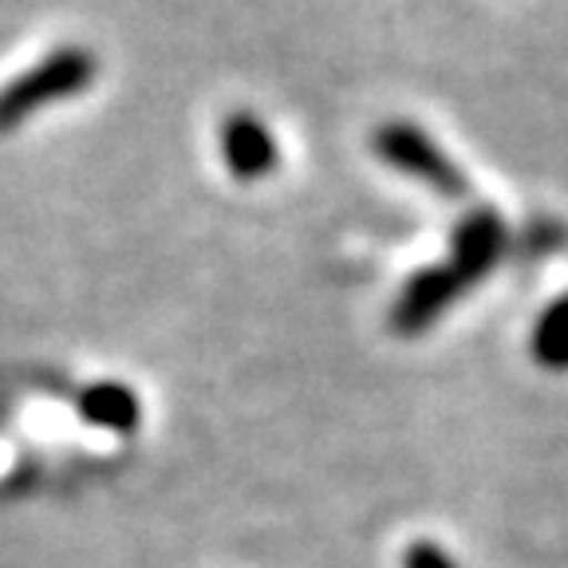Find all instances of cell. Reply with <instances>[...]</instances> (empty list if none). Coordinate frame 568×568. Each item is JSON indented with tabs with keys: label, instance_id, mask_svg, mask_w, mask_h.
Segmentation results:
<instances>
[{
	"label": "cell",
	"instance_id": "obj_1",
	"mask_svg": "<svg viewBox=\"0 0 568 568\" xmlns=\"http://www.w3.org/2000/svg\"><path fill=\"white\" fill-rule=\"evenodd\" d=\"M99 75V63L88 48L63 44L48 52L40 63L20 71L17 80L0 88V131H17L24 119L63 99H75Z\"/></svg>",
	"mask_w": 568,
	"mask_h": 568
},
{
	"label": "cell",
	"instance_id": "obj_2",
	"mask_svg": "<svg viewBox=\"0 0 568 568\" xmlns=\"http://www.w3.org/2000/svg\"><path fill=\"white\" fill-rule=\"evenodd\" d=\"M372 151L379 162H387L390 170L423 182L430 194L446 197V202H458V197L470 194V182L458 170V162L438 146L430 134L423 131L410 119H387V123L375 126L372 134Z\"/></svg>",
	"mask_w": 568,
	"mask_h": 568
},
{
	"label": "cell",
	"instance_id": "obj_3",
	"mask_svg": "<svg viewBox=\"0 0 568 568\" xmlns=\"http://www.w3.org/2000/svg\"><path fill=\"white\" fill-rule=\"evenodd\" d=\"M462 293H466V284H462V276L450 268V261H446V265L423 268V273H415L403 284V293L390 304V328L399 332V336H418V332L430 328Z\"/></svg>",
	"mask_w": 568,
	"mask_h": 568
},
{
	"label": "cell",
	"instance_id": "obj_4",
	"mask_svg": "<svg viewBox=\"0 0 568 568\" xmlns=\"http://www.w3.org/2000/svg\"><path fill=\"white\" fill-rule=\"evenodd\" d=\"M222 159L225 170L241 182H261L281 166V146L265 119L253 111H233L222 123Z\"/></svg>",
	"mask_w": 568,
	"mask_h": 568
},
{
	"label": "cell",
	"instance_id": "obj_5",
	"mask_svg": "<svg viewBox=\"0 0 568 568\" xmlns=\"http://www.w3.org/2000/svg\"><path fill=\"white\" fill-rule=\"evenodd\" d=\"M501 257H506V222L494 210H474L470 217H462L450 253V268L462 276V284L474 288L481 276L494 273Z\"/></svg>",
	"mask_w": 568,
	"mask_h": 568
},
{
	"label": "cell",
	"instance_id": "obj_6",
	"mask_svg": "<svg viewBox=\"0 0 568 568\" xmlns=\"http://www.w3.org/2000/svg\"><path fill=\"white\" fill-rule=\"evenodd\" d=\"M83 423L99 426V430H111V435H131L134 426L142 423V403L131 387L123 383H91L80 390L75 399Z\"/></svg>",
	"mask_w": 568,
	"mask_h": 568
},
{
	"label": "cell",
	"instance_id": "obj_7",
	"mask_svg": "<svg viewBox=\"0 0 568 568\" xmlns=\"http://www.w3.org/2000/svg\"><path fill=\"white\" fill-rule=\"evenodd\" d=\"M532 355L545 367H568V296H560L532 328Z\"/></svg>",
	"mask_w": 568,
	"mask_h": 568
},
{
	"label": "cell",
	"instance_id": "obj_8",
	"mask_svg": "<svg viewBox=\"0 0 568 568\" xmlns=\"http://www.w3.org/2000/svg\"><path fill=\"white\" fill-rule=\"evenodd\" d=\"M403 565H407V568H458V565H454L450 552L438 549V545H430V541L410 545L407 557H403Z\"/></svg>",
	"mask_w": 568,
	"mask_h": 568
}]
</instances>
